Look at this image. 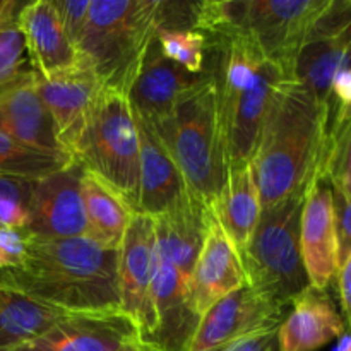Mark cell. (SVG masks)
I'll list each match as a JSON object with an SVG mask.
<instances>
[{
	"label": "cell",
	"instance_id": "cell-30",
	"mask_svg": "<svg viewBox=\"0 0 351 351\" xmlns=\"http://www.w3.org/2000/svg\"><path fill=\"white\" fill-rule=\"evenodd\" d=\"M27 71H31L29 58L16 19L0 27V84L12 81Z\"/></svg>",
	"mask_w": 351,
	"mask_h": 351
},
{
	"label": "cell",
	"instance_id": "cell-26",
	"mask_svg": "<svg viewBox=\"0 0 351 351\" xmlns=\"http://www.w3.org/2000/svg\"><path fill=\"white\" fill-rule=\"evenodd\" d=\"M74 163L69 154L34 149L0 132V177L38 182Z\"/></svg>",
	"mask_w": 351,
	"mask_h": 351
},
{
	"label": "cell",
	"instance_id": "cell-1",
	"mask_svg": "<svg viewBox=\"0 0 351 351\" xmlns=\"http://www.w3.org/2000/svg\"><path fill=\"white\" fill-rule=\"evenodd\" d=\"M208 55L228 167L252 163L274 106L297 82L293 71L267 58L242 31L208 36Z\"/></svg>",
	"mask_w": 351,
	"mask_h": 351
},
{
	"label": "cell",
	"instance_id": "cell-29",
	"mask_svg": "<svg viewBox=\"0 0 351 351\" xmlns=\"http://www.w3.org/2000/svg\"><path fill=\"white\" fill-rule=\"evenodd\" d=\"M326 175L332 187L351 199V120L328 139Z\"/></svg>",
	"mask_w": 351,
	"mask_h": 351
},
{
	"label": "cell",
	"instance_id": "cell-34",
	"mask_svg": "<svg viewBox=\"0 0 351 351\" xmlns=\"http://www.w3.org/2000/svg\"><path fill=\"white\" fill-rule=\"evenodd\" d=\"M278 329L256 332L247 338L239 339L219 351H278Z\"/></svg>",
	"mask_w": 351,
	"mask_h": 351
},
{
	"label": "cell",
	"instance_id": "cell-25",
	"mask_svg": "<svg viewBox=\"0 0 351 351\" xmlns=\"http://www.w3.org/2000/svg\"><path fill=\"white\" fill-rule=\"evenodd\" d=\"M81 194L88 219V237L103 247L119 250L136 211L110 185L84 168Z\"/></svg>",
	"mask_w": 351,
	"mask_h": 351
},
{
	"label": "cell",
	"instance_id": "cell-33",
	"mask_svg": "<svg viewBox=\"0 0 351 351\" xmlns=\"http://www.w3.org/2000/svg\"><path fill=\"white\" fill-rule=\"evenodd\" d=\"M53 7L57 9L58 19L69 40L77 48L79 38L88 21V10L91 5V0H51Z\"/></svg>",
	"mask_w": 351,
	"mask_h": 351
},
{
	"label": "cell",
	"instance_id": "cell-10",
	"mask_svg": "<svg viewBox=\"0 0 351 351\" xmlns=\"http://www.w3.org/2000/svg\"><path fill=\"white\" fill-rule=\"evenodd\" d=\"M351 67V0H331L295 58V81L326 108L332 81Z\"/></svg>",
	"mask_w": 351,
	"mask_h": 351
},
{
	"label": "cell",
	"instance_id": "cell-17",
	"mask_svg": "<svg viewBox=\"0 0 351 351\" xmlns=\"http://www.w3.org/2000/svg\"><path fill=\"white\" fill-rule=\"evenodd\" d=\"M300 250L308 285L329 291L339 266L332 187L326 173L315 178L305 195L300 218Z\"/></svg>",
	"mask_w": 351,
	"mask_h": 351
},
{
	"label": "cell",
	"instance_id": "cell-5",
	"mask_svg": "<svg viewBox=\"0 0 351 351\" xmlns=\"http://www.w3.org/2000/svg\"><path fill=\"white\" fill-rule=\"evenodd\" d=\"M160 0H91L77 43L103 88L129 96L161 26Z\"/></svg>",
	"mask_w": 351,
	"mask_h": 351
},
{
	"label": "cell",
	"instance_id": "cell-38",
	"mask_svg": "<svg viewBox=\"0 0 351 351\" xmlns=\"http://www.w3.org/2000/svg\"><path fill=\"white\" fill-rule=\"evenodd\" d=\"M335 351H351V332L346 331L345 335L339 338L338 346H336Z\"/></svg>",
	"mask_w": 351,
	"mask_h": 351
},
{
	"label": "cell",
	"instance_id": "cell-23",
	"mask_svg": "<svg viewBox=\"0 0 351 351\" xmlns=\"http://www.w3.org/2000/svg\"><path fill=\"white\" fill-rule=\"evenodd\" d=\"M213 213L242 257L263 213L252 163L228 167L225 184L213 206Z\"/></svg>",
	"mask_w": 351,
	"mask_h": 351
},
{
	"label": "cell",
	"instance_id": "cell-9",
	"mask_svg": "<svg viewBox=\"0 0 351 351\" xmlns=\"http://www.w3.org/2000/svg\"><path fill=\"white\" fill-rule=\"evenodd\" d=\"M329 3L331 0H213L208 21L211 34L247 33L267 58L293 71L298 51Z\"/></svg>",
	"mask_w": 351,
	"mask_h": 351
},
{
	"label": "cell",
	"instance_id": "cell-35",
	"mask_svg": "<svg viewBox=\"0 0 351 351\" xmlns=\"http://www.w3.org/2000/svg\"><path fill=\"white\" fill-rule=\"evenodd\" d=\"M338 295L339 305H341V315L345 319L346 331L351 332V256L345 261L338 271Z\"/></svg>",
	"mask_w": 351,
	"mask_h": 351
},
{
	"label": "cell",
	"instance_id": "cell-36",
	"mask_svg": "<svg viewBox=\"0 0 351 351\" xmlns=\"http://www.w3.org/2000/svg\"><path fill=\"white\" fill-rule=\"evenodd\" d=\"M24 3L16 0H0V27L7 23H12L17 19V14L23 9Z\"/></svg>",
	"mask_w": 351,
	"mask_h": 351
},
{
	"label": "cell",
	"instance_id": "cell-11",
	"mask_svg": "<svg viewBox=\"0 0 351 351\" xmlns=\"http://www.w3.org/2000/svg\"><path fill=\"white\" fill-rule=\"evenodd\" d=\"M287 311L245 285L216 302L199 319L187 351H219L250 335L278 329Z\"/></svg>",
	"mask_w": 351,
	"mask_h": 351
},
{
	"label": "cell",
	"instance_id": "cell-12",
	"mask_svg": "<svg viewBox=\"0 0 351 351\" xmlns=\"http://www.w3.org/2000/svg\"><path fill=\"white\" fill-rule=\"evenodd\" d=\"M209 79V71L191 74L168 60L156 38L129 93L134 115L143 125L156 132L173 117L175 108Z\"/></svg>",
	"mask_w": 351,
	"mask_h": 351
},
{
	"label": "cell",
	"instance_id": "cell-21",
	"mask_svg": "<svg viewBox=\"0 0 351 351\" xmlns=\"http://www.w3.org/2000/svg\"><path fill=\"white\" fill-rule=\"evenodd\" d=\"M137 127L141 143V173L136 213L156 219L177 211L192 195L165 144L139 120Z\"/></svg>",
	"mask_w": 351,
	"mask_h": 351
},
{
	"label": "cell",
	"instance_id": "cell-19",
	"mask_svg": "<svg viewBox=\"0 0 351 351\" xmlns=\"http://www.w3.org/2000/svg\"><path fill=\"white\" fill-rule=\"evenodd\" d=\"M136 336V324L122 311L71 314L14 351H117Z\"/></svg>",
	"mask_w": 351,
	"mask_h": 351
},
{
	"label": "cell",
	"instance_id": "cell-22",
	"mask_svg": "<svg viewBox=\"0 0 351 351\" xmlns=\"http://www.w3.org/2000/svg\"><path fill=\"white\" fill-rule=\"evenodd\" d=\"M17 26L24 36L29 65L40 77L79 64L81 55L62 27L51 0L24 3L17 14Z\"/></svg>",
	"mask_w": 351,
	"mask_h": 351
},
{
	"label": "cell",
	"instance_id": "cell-6",
	"mask_svg": "<svg viewBox=\"0 0 351 351\" xmlns=\"http://www.w3.org/2000/svg\"><path fill=\"white\" fill-rule=\"evenodd\" d=\"M153 134L171 154L192 197L213 209L228 173V161L211 74Z\"/></svg>",
	"mask_w": 351,
	"mask_h": 351
},
{
	"label": "cell",
	"instance_id": "cell-24",
	"mask_svg": "<svg viewBox=\"0 0 351 351\" xmlns=\"http://www.w3.org/2000/svg\"><path fill=\"white\" fill-rule=\"evenodd\" d=\"M71 312L0 287V351H14L40 338Z\"/></svg>",
	"mask_w": 351,
	"mask_h": 351
},
{
	"label": "cell",
	"instance_id": "cell-14",
	"mask_svg": "<svg viewBox=\"0 0 351 351\" xmlns=\"http://www.w3.org/2000/svg\"><path fill=\"white\" fill-rule=\"evenodd\" d=\"M154 219L136 213L119 249L120 308L136 324L141 338L153 332L151 283L154 273Z\"/></svg>",
	"mask_w": 351,
	"mask_h": 351
},
{
	"label": "cell",
	"instance_id": "cell-3",
	"mask_svg": "<svg viewBox=\"0 0 351 351\" xmlns=\"http://www.w3.org/2000/svg\"><path fill=\"white\" fill-rule=\"evenodd\" d=\"M326 160L324 108L293 82L274 106L252 158L263 209L307 194L326 173Z\"/></svg>",
	"mask_w": 351,
	"mask_h": 351
},
{
	"label": "cell",
	"instance_id": "cell-27",
	"mask_svg": "<svg viewBox=\"0 0 351 351\" xmlns=\"http://www.w3.org/2000/svg\"><path fill=\"white\" fill-rule=\"evenodd\" d=\"M156 41L168 60L175 62L191 74L208 71V36L192 27H158Z\"/></svg>",
	"mask_w": 351,
	"mask_h": 351
},
{
	"label": "cell",
	"instance_id": "cell-18",
	"mask_svg": "<svg viewBox=\"0 0 351 351\" xmlns=\"http://www.w3.org/2000/svg\"><path fill=\"white\" fill-rule=\"evenodd\" d=\"M0 132L34 149L69 154L38 91L33 69L0 84Z\"/></svg>",
	"mask_w": 351,
	"mask_h": 351
},
{
	"label": "cell",
	"instance_id": "cell-4",
	"mask_svg": "<svg viewBox=\"0 0 351 351\" xmlns=\"http://www.w3.org/2000/svg\"><path fill=\"white\" fill-rule=\"evenodd\" d=\"M211 209L189 199L177 211L154 219V273L151 283L153 332L147 341L163 351H187L199 319L192 314L191 280Z\"/></svg>",
	"mask_w": 351,
	"mask_h": 351
},
{
	"label": "cell",
	"instance_id": "cell-37",
	"mask_svg": "<svg viewBox=\"0 0 351 351\" xmlns=\"http://www.w3.org/2000/svg\"><path fill=\"white\" fill-rule=\"evenodd\" d=\"M117 351H163L158 348L156 345L149 343L147 339H143L141 336H136V338L129 339L127 343H123Z\"/></svg>",
	"mask_w": 351,
	"mask_h": 351
},
{
	"label": "cell",
	"instance_id": "cell-16",
	"mask_svg": "<svg viewBox=\"0 0 351 351\" xmlns=\"http://www.w3.org/2000/svg\"><path fill=\"white\" fill-rule=\"evenodd\" d=\"M247 285L242 257L221 228L215 213L206 215L204 237L191 280L192 314L201 319L216 302Z\"/></svg>",
	"mask_w": 351,
	"mask_h": 351
},
{
	"label": "cell",
	"instance_id": "cell-13",
	"mask_svg": "<svg viewBox=\"0 0 351 351\" xmlns=\"http://www.w3.org/2000/svg\"><path fill=\"white\" fill-rule=\"evenodd\" d=\"M36 74V72H34ZM36 88L45 106L50 112L62 146L74 158L75 146L81 141L103 84L86 60L50 77L36 75Z\"/></svg>",
	"mask_w": 351,
	"mask_h": 351
},
{
	"label": "cell",
	"instance_id": "cell-2",
	"mask_svg": "<svg viewBox=\"0 0 351 351\" xmlns=\"http://www.w3.org/2000/svg\"><path fill=\"white\" fill-rule=\"evenodd\" d=\"M0 287L71 314L122 311L119 250L103 247L91 237L33 235L24 263L0 269Z\"/></svg>",
	"mask_w": 351,
	"mask_h": 351
},
{
	"label": "cell",
	"instance_id": "cell-28",
	"mask_svg": "<svg viewBox=\"0 0 351 351\" xmlns=\"http://www.w3.org/2000/svg\"><path fill=\"white\" fill-rule=\"evenodd\" d=\"M34 182L0 177V228H27Z\"/></svg>",
	"mask_w": 351,
	"mask_h": 351
},
{
	"label": "cell",
	"instance_id": "cell-31",
	"mask_svg": "<svg viewBox=\"0 0 351 351\" xmlns=\"http://www.w3.org/2000/svg\"><path fill=\"white\" fill-rule=\"evenodd\" d=\"M33 233L27 228H0V269H12L24 263Z\"/></svg>",
	"mask_w": 351,
	"mask_h": 351
},
{
	"label": "cell",
	"instance_id": "cell-15",
	"mask_svg": "<svg viewBox=\"0 0 351 351\" xmlns=\"http://www.w3.org/2000/svg\"><path fill=\"white\" fill-rule=\"evenodd\" d=\"M79 163L34 182L29 199L27 230L41 239L88 237Z\"/></svg>",
	"mask_w": 351,
	"mask_h": 351
},
{
	"label": "cell",
	"instance_id": "cell-7",
	"mask_svg": "<svg viewBox=\"0 0 351 351\" xmlns=\"http://www.w3.org/2000/svg\"><path fill=\"white\" fill-rule=\"evenodd\" d=\"M74 160L136 211L139 201V127L129 96L103 88Z\"/></svg>",
	"mask_w": 351,
	"mask_h": 351
},
{
	"label": "cell",
	"instance_id": "cell-20",
	"mask_svg": "<svg viewBox=\"0 0 351 351\" xmlns=\"http://www.w3.org/2000/svg\"><path fill=\"white\" fill-rule=\"evenodd\" d=\"M288 311L278 328V351H317L346 332L345 319L328 290L308 285Z\"/></svg>",
	"mask_w": 351,
	"mask_h": 351
},
{
	"label": "cell",
	"instance_id": "cell-8",
	"mask_svg": "<svg viewBox=\"0 0 351 351\" xmlns=\"http://www.w3.org/2000/svg\"><path fill=\"white\" fill-rule=\"evenodd\" d=\"M305 195L263 209L252 240L242 254L247 285L285 308H290L291 300L308 287L300 250Z\"/></svg>",
	"mask_w": 351,
	"mask_h": 351
},
{
	"label": "cell",
	"instance_id": "cell-32",
	"mask_svg": "<svg viewBox=\"0 0 351 351\" xmlns=\"http://www.w3.org/2000/svg\"><path fill=\"white\" fill-rule=\"evenodd\" d=\"M332 206L338 239V266L341 267L351 256V199L339 189L332 187Z\"/></svg>",
	"mask_w": 351,
	"mask_h": 351
}]
</instances>
